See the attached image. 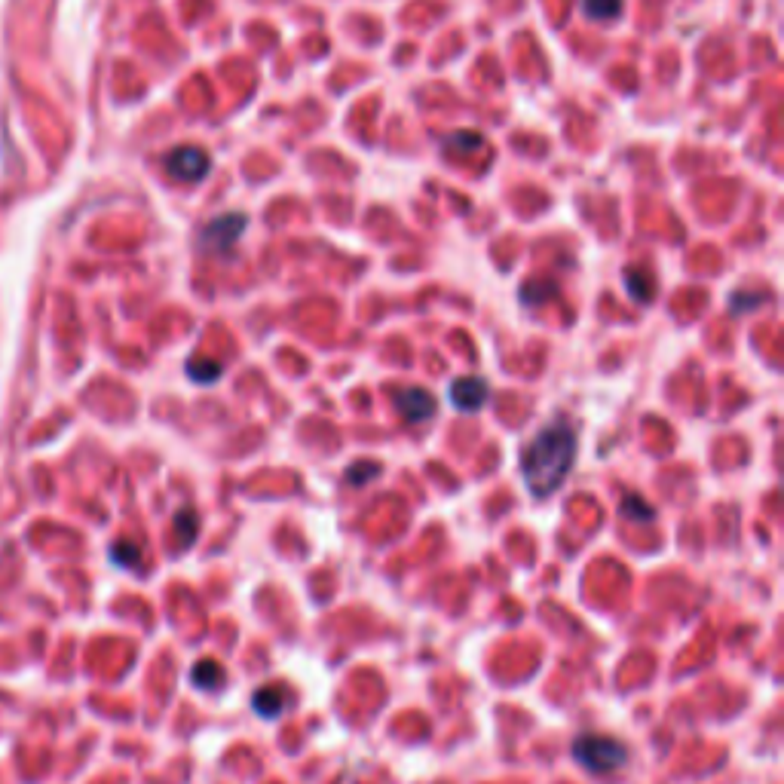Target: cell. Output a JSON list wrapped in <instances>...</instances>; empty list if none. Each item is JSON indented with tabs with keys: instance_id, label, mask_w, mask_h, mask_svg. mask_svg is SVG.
Wrapping results in <instances>:
<instances>
[{
	"instance_id": "1",
	"label": "cell",
	"mask_w": 784,
	"mask_h": 784,
	"mask_svg": "<svg viewBox=\"0 0 784 784\" xmlns=\"http://www.w3.org/2000/svg\"><path fill=\"white\" fill-rule=\"evenodd\" d=\"M579 438L567 420H552L521 454V478L536 500L552 497L576 463Z\"/></svg>"
},
{
	"instance_id": "16",
	"label": "cell",
	"mask_w": 784,
	"mask_h": 784,
	"mask_svg": "<svg viewBox=\"0 0 784 784\" xmlns=\"http://www.w3.org/2000/svg\"><path fill=\"white\" fill-rule=\"evenodd\" d=\"M451 144H472V147H478V144H481V138H478V135H472V132H469V135H466V132H460V135H454V138H451Z\"/></svg>"
},
{
	"instance_id": "9",
	"label": "cell",
	"mask_w": 784,
	"mask_h": 784,
	"mask_svg": "<svg viewBox=\"0 0 784 784\" xmlns=\"http://www.w3.org/2000/svg\"><path fill=\"white\" fill-rule=\"evenodd\" d=\"M582 13L595 22H610L622 16V0H582Z\"/></svg>"
},
{
	"instance_id": "10",
	"label": "cell",
	"mask_w": 784,
	"mask_h": 784,
	"mask_svg": "<svg viewBox=\"0 0 784 784\" xmlns=\"http://www.w3.org/2000/svg\"><path fill=\"white\" fill-rule=\"evenodd\" d=\"M193 686H200V690H215V686H221V668L212 662V659H203V662H196L193 665Z\"/></svg>"
},
{
	"instance_id": "6",
	"label": "cell",
	"mask_w": 784,
	"mask_h": 784,
	"mask_svg": "<svg viewBox=\"0 0 784 784\" xmlns=\"http://www.w3.org/2000/svg\"><path fill=\"white\" fill-rule=\"evenodd\" d=\"M487 396H490V389H487V383L481 377H460V380L451 383V405L457 411H469L472 414V411H478L487 402Z\"/></svg>"
},
{
	"instance_id": "7",
	"label": "cell",
	"mask_w": 784,
	"mask_h": 784,
	"mask_svg": "<svg viewBox=\"0 0 784 784\" xmlns=\"http://www.w3.org/2000/svg\"><path fill=\"white\" fill-rule=\"evenodd\" d=\"M285 705H288V699H285L282 690H276V686H261V690L252 696L255 714H261V717H267V720H276V717L285 711Z\"/></svg>"
},
{
	"instance_id": "3",
	"label": "cell",
	"mask_w": 784,
	"mask_h": 784,
	"mask_svg": "<svg viewBox=\"0 0 784 784\" xmlns=\"http://www.w3.org/2000/svg\"><path fill=\"white\" fill-rule=\"evenodd\" d=\"M212 169V157L200 147H175V151L166 157V172L175 178V181H184V184H193V181H203Z\"/></svg>"
},
{
	"instance_id": "8",
	"label": "cell",
	"mask_w": 784,
	"mask_h": 784,
	"mask_svg": "<svg viewBox=\"0 0 784 784\" xmlns=\"http://www.w3.org/2000/svg\"><path fill=\"white\" fill-rule=\"evenodd\" d=\"M196 530H200V518H196V512H193V509H181V512L175 515V533H178L175 549H178V552H184V549L193 543Z\"/></svg>"
},
{
	"instance_id": "14",
	"label": "cell",
	"mask_w": 784,
	"mask_h": 784,
	"mask_svg": "<svg viewBox=\"0 0 784 784\" xmlns=\"http://www.w3.org/2000/svg\"><path fill=\"white\" fill-rule=\"evenodd\" d=\"M111 558H114L117 564H123V567H135V564L141 561V549H138L135 543H114Z\"/></svg>"
},
{
	"instance_id": "4",
	"label": "cell",
	"mask_w": 784,
	"mask_h": 784,
	"mask_svg": "<svg viewBox=\"0 0 784 784\" xmlns=\"http://www.w3.org/2000/svg\"><path fill=\"white\" fill-rule=\"evenodd\" d=\"M392 405L408 420V423H429L438 411V402L429 389L423 386H405L392 392Z\"/></svg>"
},
{
	"instance_id": "5",
	"label": "cell",
	"mask_w": 784,
	"mask_h": 784,
	"mask_svg": "<svg viewBox=\"0 0 784 784\" xmlns=\"http://www.w3.org/2000/svg\"><path fill=\"white\" fill-rule=\"evenodd\" d=\"M242 230H245V215L230 212V215L209 221L200 233V242L206 245V249H230V245L242 236Z\"/></svg>"
},
{
	"instance_id": "12",
	"label": "cell",
	"mask_w": 784,
	"mask_h": 784,
	"mask_svg": "<svg viewBox=\"0 0 784 784\" xmlns=\"http://www.w3.org/2000/svg\"><path fill=\"white\" fill-rule=\"evenodd\" d=\"M625 282H628V291L634 294L637 301H644V304H647V301L653 298V285H650V276L628 270V273H625Z\"/></svg>"
},
{
	"instance_id": "2",
	"label": "cell",
	"mask_w": 784,
	"mask_h": 784,
	"mask_svg": "<svg viewBox=\"0 0 784 784\" xmlns=\"http://www.w3.org/2000/svg\"><path fill=\"white\" fill-rule=\"evenodd\" d=\"M573 760L579 766H585L588 772L595 775H607V772H619L628 763V748L610 735H598V732H585L573 742Z\"/></svg>"
},
{
	"instance_id": "15",
	"label": "cell",
	"mask_w": 784,
	"mask_h": 784,
	"mask_svg": "<svg viewBox=\"0 0 784 784\" xmlns=\"http://www.w3.org/2000/svg\"><path fill=\"white\" fill-rule=\"evenodd\" d=\"M377 472H380L377 463H356V466L347 472V478H350V484H365V481H371V475H377Z\"/></svg>"
},
{
	"instance_id": "11",
	"label": "cell",
	"mask_w": 784,
	"mask_h": 784,
	"mask_svg": "<svg viewBox=\"0 0 784 784\" xmlns=\"http://www.w3.org/2000/svg\"><path fill=\"white\" fill-rule=\"evenodd\" d=\"M221 365L218 362H209V359H190L187 362V377L196 380V383H215L221 377Z\"/></svg>"
},
{
	"instance_id": "13",
	"label": "cell",
	"mask_w": 784,
	"mask_h": 784,
	"mask_svg": "<svg viewBox=\"0 0 784 784\" xmlns=\"http://www.w3.org/2000/svg\"><path fill=\"white\" fill-rule=\"evenodd\" d=\"M622 515H625V518H641V521H653V518H656V512H653L641 497H625Z\"/></svg>"
}]
</instances>
